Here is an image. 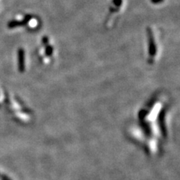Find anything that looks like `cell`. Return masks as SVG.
Masks as SVG:
<instances>
[{
  "label": "cell",
  "instance_id": "obj_1",
  "mask_svg": "<svg viewBox=\"0 0 180 180\" xmlns=\"http://www.w3.org/2000/svg\"><path fill=\"white\" fill-rule=\"evenodd\" d=\"M18 56V68L20 72L25 71V51L22 48L19 49L17 51Z\"/></svg>",
  "mask_w": 180,
  "mask_h": 180
},
{
  "label": "cell",
  "instance_id": "obj_2",
  "mask_svg": "<svg viewBox=\"0 0 180 180\" xmlns=\"http://www.w3.org/2000/svg\"><path fill=\"white\" fill-rule=\"evenodd\" d=\"M29 17H26V19H25L24 20H23V21H16V20H14V21L10 22V23H8V27L15 28V27H17V26H23V25H25V23H27L30 19H31L29 18Z\"/></svg>",
  "mask_w": 180,
  "mask_h": 180
},
{
  "label": "cell",
  "instance_id": "obj_3",
  "mask_svg": "<svg viewBox=\"0 0 180 180\" xmlns=\"http://www.w3.org/2000/svg\"><path fill=\"white\" fill-rule=\"evenodd\" d=\"M151 2L153 4H158V3L163 2L164 0H151Z\"/></svg>",
  "mask_w": 180,
  "mask_h": 180
},
{
  "label": "cell",
  "instance_id": "obj_4",
  "mask_svg": "<svg viewBox=\"0 0 180 180\" xmlns=\"http://www.w3.org/2000/svg\"><path fill=\"white\" fill-rule=\"evenodd\" d=\"M113 2L116 5H120L122 4V0H114Z\"/></svg>",
  "mask_w": 180,
  "mask_h": 180
}]
</instances>
